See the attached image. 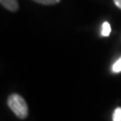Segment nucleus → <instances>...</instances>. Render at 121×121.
Instances as JSON below:
<instances>
[{
	"label": "nucleus",
	"mask_w": 121,
	"mask_h": 121,
	"mask_svg": "<svg viewBox=\"0 0 121 121\" xmlns=\"http://www.w3.org/2000/svg\"><path fill=\"white\" fill-rule=\"evenodd\" d=\"M7 103H8V107L10 108V110L19 119H26L28 117V112H29L28 105H27V102L22 95L17 94V93L10 94L8 96Z\"/></svg>",
	"instance_id": "nucleus-1"
},
{
	"label": "nucleus",
	"mask_w": 121,
	"mask_h": 121,
	"mask_svg": "<svg viewBox=\"0 0 121 121\" xmlns=\"http://www.w3.org/2000/svg\"><path fill=\"white\" fill-rule=\"evenodd\" d=\"M0 4L1 6L6 8L9 11H17L19 9V4H18V0H0Z\"/></svg>",
	"instance_id": "nucleus-2"
},
{
	"label": "nucleus",
	"mask_w": 121,
	"mask_h": 121,
	"mask_svg": "<svg viewBox=\"0 0 121 121\" xmlns=\"http://www.w3.org/2000/svg\"><path fill=\"white\" fill-rule=\"evenodd\" d=\"M37 4H44V6H52V4H56L60 2V0H33Z\"/></svg>",
	"instance_id": "nucleus-3"
},
{
	"label": "nucleus",
	"mask_w": 121,
	"mask_h": 121,
	"mask_svg": "<svg viewBox=\"0 0 121 121\" xmlns=\"http://www.w3.org/2000/svg\"><path fill=\"white\" fill-rule=\"evenodd\" d=\"M111 33V27H110V24L109 22H103V25H102V36H105V37H108L109 35Z\"/></svg>",
	"instance_id": "nucleus-4"
},
{
	"label": "nucleus",
	"mask_w": 121,
	"mask_h": 121,
	"mask_svg": "<svg viewBox=\"0 0 121 121\" xmlns=\"http://www.w3.org/2000/svg\"><path fill=\"white\" fill-rule=\"evenodd\" d=\"M112 71L114 72V73H120L121 72V57L119 58V60H117V62L113 64Z\"/></svg>",
	"instance_id": "nucleus-5"
},
{
	"label": "nucleus",
	"mask_w": 121,
	"mask_h": 121,
	"mask_svg": "<svg viewBox=\"0 0 121 121\" xmlns=\"http://www.w3.org/2000/svg\"><path fill=\"white\" fill-rule=\"evenodd\" d=\"M113 121H121V108H117L113 113Z\"/></svg>",
	"instance_id": "nucleus-6"
},
{
	"label": "nucleus",
	"mask_w": 121,
	"mask_h": 121,
	"mask_svg": "<svg viewBox=\"0 0 121 121\" xmlns=\"http://www.w3.org/2000/svg\"><path fill=\"white\" fill-rule=\"evenodd\" d=\"M113 2H114V4L117 6L119 9H121V0H113Z\"/></svg>",
	"instance_id": "nucleus-7"
}]
</instances>
